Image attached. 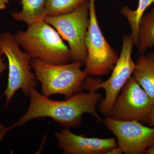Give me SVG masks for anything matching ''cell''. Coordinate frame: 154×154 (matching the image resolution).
Returning a JSON list of instances; mask_svg holds the SVG:
<instances>
[{
  "label": "cell",
  "mask_w": 154,
  "mask_h": 154,
  "mask_svg": "<svg viewBox=\"0 0 154 154\" xmlns=\"http://www.w3.org/2000/svg\"><path fill=\"white\" fill-rule=\"evenodd\" d=\"M28 110L17 123L7 128V131L22 126L32 119L42 117L52 119L64 128H78L82 123L83 115L91 114L99 122L103 120L97 112V105L102 99L99 93H77L65 101L51 100L39 94L36 89L30 93Z\"/></svg>",
  "instance_id": "1"
},
{
  "label": "cell",
  "mask_w": 154,
  "mask_h": 154,
  "mask_svg": "<svg viewBox=\"0 0 154 154\" xmlns=\"http://www.w3.org/2000/svg\"><path fill=\"white\" fill-rule=\"evenodd\" d=\"M15 37L32 58L54 65L66 64L71 61L69 48L57 30L44 20L28 26L26 31H19Z\"/></svg>",
  "instance_id": "2"
},
{
  "label": "cell",
  "mask_w": 154,
  "mask_h": 154,
  "mask_svg": "<svg viewBox=\"0 0 154 154\" xmlns=\"http://www.w3.org/2000/svg\"><path fill=\"white\" fill-rule=\"evenodd\" d=\"M30 64L36 80L41 83V94L45 96L60 94L67 99L84 90L83 83L88 75L81 69V63L50 64L32 58Z\"/></svg>",
  "instance_id": "3"
},
{
  "label": "cell",
  "mask_w": 154,
  "mask_h": 154,
  "mask_svg": "<svg viewBox=\"0 0 154 154\" xmlns=\"http://www.w3.org/2000/svg\"><path fill=\"white\" fill-rule=\"evenodd\" d=\"M134 45L131 35H123L121 54L110 78L103 82L102 79L90 76L83 83V89L89 92H96L100 89L105 90V98L102 99L98 107L105 117L109 116L116 99L133 73L135 66L131 57Z\"/></svg>",
  "instance_id": "4"
},
{
  "label": "cell",
  "mask_w": 154,
  "mask_h": 154,
  "mask_svg": "<svg viewBox=\"0 0 154 154\" xmlns=\"http://www.w3.org/2000/svg\"><path fill=\"white\" fill-rule=\"evenodd\" d=\"M0 49L8 61V80L4 94L6 108L17 91L21 90L24 95L30 97L37 84L36 76L31 71L32 58L20 49L15 35L9 32L0 33Z\"/></svg>",
  "instance_id": "5"
},
{
  "label": "cell",
  "mask_w": 154,
  "mask_h": 154,
  "mask_svg": "<svg viewBox=\"0 0 154 154\" xmlns=\"http://www.w3.org/2000/svg\"><path fill=\"white\" fill-rule=\"evenodd\" d=\"M89 0L69 14L46 17L44 21L55 28L69 44L72 62L85 63L88 57L86 36L90 24Z\"/></svg>",
  "instance_id": "6"
},
{
  "label": "cell",
  "mask_w": 154,
  "mask_h": 154,
  "mask_svg": "<svg viewBox=\"0 0 154 154\" xmlns=\"http://www.w3.org/2000/svg\"><path fill=\"white\" fill-rule=\"evenodd\" d=\"M90 24L86 36L88 57L84 71L88 75L102 76L113 70L119 59L105 39L98 23L95 0H89Z\"/></svg>",
  "instance_id": "7"
},
{
  "label": "cell",
  "mask_w": 154,
  "mask_h": 154,
  "mask_svg": "<svg viewBox=\"0 0 154 154\" xmlns=\"http://www.w3.org/2000/svg\"><path fill=\"white\" fill-rule=\"evenodd\" d=\"M154 104V99L131 75L122 89L107 117L124 121L147 122Z\"/></svg>",
  "instance_id": "8"
},
{
  "label": "cell",
  "mask_w": 154,
  "mask_h": 154,
  "mask_svg": "<svg viewBox=\"0 0 154 154\" xmlns=\"http://www.w3.org/2000/svg\"><path fill=\"white\" fill-rule=\"evenodd\" d=\"M102 123L115 135L119 146L125 154H144L154 144V128L145 126L140 122L106 117Z\"/></svg>",
  "instance_id": "9"
},
{
  "label": "cell",
  "mask_w": 154,
  "mask_h": 154,
  "mask_svg": "<svg viewBox=\"0 0 154 154\" xmlns=\"http://www.w3.org/2000/svg\"><path fill=\"white\" fill-rule=\"evenodd\" d=\"M57 146L64 154H107L110 150L118 146L115 138L102 139L87 137L75 134L70 128H64L56 132Z\"/></svg>",
  "instance_id": "10"
},
{
  "label": "cell",
  "mask_w": 154,
  "mask_h": 154,
  "mask_svg": "<svg viewBox=\"0 0 154 154\" xmlns=\"http://www.w3.org/2000/svg\"><path fill=\"white\" fill-rule=\"evenodd\" d=\"M133 74L136 81L154 99V51L140 54Z\"/></svg>",
  "instance_id": "11"
},
{
  "label": "cell",
  "mask_w": 154,
  "mask_h": 154,
  "mask_svg": "<svg viewBox=\"0 0 154 154\" xmlns=\"http://www.w3.org/2000/svg\"><path fill=\"white\" fill-rule=\"evenodd\" d=\"M45 0H21L22 10L20 12H12L15 20L25 22L28 26L43 21L45 18Z\"/></svg>",
  "instance_id": "12"
},
{
  "label": "cell",
  "mask_w": 154,
  "mask_h": 154,
  "mask_svg": "<svg viewBox=\"0 0 154 154\" xmlns=\"http://www.w3.org/2000/svg\"><path fill=\"white\" fill-rule=\"evenodd\" d=\"M154 47V7L149 12L144 15L139 24L138 44L140 54L145 53Z\"/></svg>",
  "instance_id": "13"
},
{
  "label": "cell",
  "mask_w": 154,
  "mask_h": 154,
  "mask_svg": "<svg viewBox=\"0 0 154 154\" xmlns=\"http://www.w3.org/2000/svg\"><path fill=\"white\" fill-rule=\"evenodd\" d=\"M154 3V0H139L138 5L135 10H131L127 6H124L120 10V13L127 19L130 26L134 45L137 47L138 44L139 28L140 22L145 11Z\"/></svg>",
  "instance_id": "14"
},
{
  "label": "cell",
  "mask_w": 154,
  "mask_h": 154,
  "mask_svg": "<svg viewBox=\"0 0 154 154\" xmlns=\"http://www.w3.org/2000/svg\"><path fill=\"white\" fill-rule=\"evenodd\" d=\"M88 0H45L46 17H56L71 13L80 5Z\"/></svg>",
  "instance_id": "15"
},
{
  "label": "cell",
  "mask_w": 154,
  "mask_h": 154,
  "mask_svg": "<svg viewBox=\"0 0 154 154\" xmlns=\"http://www.w3.org/2000/svg\"><path fill=\"white\" fill-rule=\"evenodd\" d=\"M4 54L2 50L0 49V75L5 70L7 67V63L5 61L4 58L2 57V56Z\"/></svg>",
  "instance_id": "16"
},
{
  "label": "cell",
  "mask_w": 154,
  "mask_h": 154,
  "mask_svg": "<svg viewBox=\"0 0 154 154\" xmlns=\"http://www.w3.org/2000/svg\"><path fill=\"white\" fill-rule=\"evenodd\" d=\"M150 127L154 128V104L147 121Z\"/></svg>",
  "instance_id": "17"
},
{
  "label": "cell",
  "mask_w": 154,
  "mask_h": 154,
  "mask_svg": "<svg viewBox=\"0 0 154 154\" xmlns=\"http://www.w3.org/2000/svg\"><path fill=\"white\" fill-rule=\"evenodd\" d=\"M123 153L121 149L119 146H117L115 148L112 149L110 151L108 152L107 154H122Z\"/></svg>",
  "instance_id": "18"
},
{
  "label": "cell",
  "mask_w": 154,
  "mask_h": 154,
  "mask_svg": "<svg viewBox=\"0 0 154 154\" xmlns=\"http://www.w3.org/2000/svg\"><path fill=\"white\" fill-rule=\"evenodd\" d=\"M9 3V0H0V10H3L7 8Z\"/></svg>",
  "instance_id": "19"
},
{
  "label": "cell",
  "mask_w": 154,
  "mask_h": 154,
  "mask_svg": "<svg viewBox=\"0 0 154 154\" xmlns=\"http://www.w3.org/2000/svg\"><path fill=\"white\" fill-rule=\"evenodd\" d=\"M145 153L146 154H154V144L146 149Z\"/></svg>",
  "instance_id": "20"
}]
</instances>
